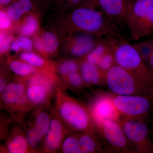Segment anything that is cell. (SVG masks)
<instances>
[{
	"instance_id": "cell-13",
	"label": "cell",
	"mask_w": 153,
	"mask_h": 153,
	"mask_svg": "<svg viewBox=\"0 0 153 153\" xmlns=\"http://www.w3.org/2000/svg\"><path fill=\"white\" fill-rule=\"evenodd\" d=\"M96 2L103 13L118 27H123L128 10L127 0H96Z\"/></svg>"
},
{
	"instance_id": "cell-5",
	"label": "cell",
	"mask_w": 153,
	"mask_h": 153,
	"mask_svg": "<svg viewBox=\"0 0 153 153\" xmlns=\"http://www.w3.org/2000/svg\"><path fill=\"white\" fill-rule=\"evenodd\" d=\"M105 85L117 95H153V85L143 82L117 65L107 71Z\"/></svg>"
},
{
	"instance_id": "cell-37",
	"label": "cell",
	"mask_w": 153,
	"mask_h": 153,
	"mask_svg": "<svg viewBox=\"0 0 153 153\" xmlns=\"http://www.w3.org/2000/svg\"></svg>"
},
{
	"instance_id": "cell-36",
	"label": "cell",
	"mask_w": 153,
	"mask_h": 153,
	"mask_svg": "<svg viewBox=\"0 0 153 153\" xmlns=\"http://www.w3.org/2000/svg\"><path fill=\"white\" fill-rule=\"evenodd\" d=\"M151 134H152V135H153V125L152 127V130H151Z\"/></svg>"
},
{
	"instance_id": "cell-19",
	"label": "cell",
	"mask_w": 153,
	"mask_h": 153,
	"mask_svg": "<svg viewBox=\"0 0 153 153\" xmlns=\"http://www.w3.org/2000/svg\"><path fill=\"white\" fill-rule=\"evenodd\" d=\"M8 152L26 153L33 151L29 145L26 135L21 133L14 135L6 145Z\"/></svg>"
},
{
	"instance_id": "cell-12",
	"label": "cell",
	"mask_w": 153,
	"mask_h": 153,
	"mask_svg": "<svg viewBox=\"0 0 153 153\" xmlns=\"http://www.w3.org/2000/svg\"><path fill=\"white\" fill-rule=\"evenodd\" d=\"M4 104L15 108L22 109L30 102L27 94V86L22 82H11L1 93Z\"/></svg>"
},
{
	"instance_id": "cell-14",
	"label": "cell",
	"mask_w": 153,
	"mask_h": 153,
	"mask_svg": "<svg viewBox=\"0 0 153 153\" xmlns=\"http://www.w3.org/2000/svg\"><path fill=\"white\" fill-rule=\"evenodd\" d=\"M65 126L56 115L51 119L49 130L45 137V152H54L59 149L66 134Z\"/></svg>"
},
{
	"instance_id": "cell-33",
	"label": "cell",
	"mask_w": 153,
	"mask_h": 153,
	"mask_svg": "<svg viewBox=\"0 0 153 153\" xmlns=\"http://www.w3.org/2000/svg\"><path fill=\"white\" fill-rule=\"evenodd\" d=\"M6 85H6L5 80L3 78H1V80H0V92L1 93L3 92V91L5 88Z\"/></svg>"
},
{
	"instance_id": "cell-26",
	"label": "cell",
	"mask_w": 153,
	"mask_h": 153,
	"mask_svg": "<svg viewBox=\"0 0 153 153\" xmlns=\"http://www.w3.org/2000/svg\"><path fill=\"white\" fill-rule=\"evenodd\" d=\"M67 76L70 87L74 89H81L85 86H87L83 81L79 71L71 73Z\"/></svg>"
},
{
	"instance_id": "cell-18",
	"label": "cell",
	"mask_w": 153,
	"mask_h": 153,
	"mask_svg": "<svg viewBox=\"0 0 153 153\" xmlns=\"http://www.w3.org/2000/svg\"><path fill=\"white\" fill-rule=\"evenodd\" d=\"M95 41L87 35H80L74 38L71 49L72 55L76 57L86 56L94 48Z\"/></svg>"
},
{
	"instance_id": "cell-23",
	"label": "cell",
	"mask_w": 153,
	"mask_h": 153,
	"mask_svg": "<svg viewBox=\"0 0 153 153\" xmlns=\"http://www.w3.org/2000/svg\"><path fill=\"white\" fill-rule=\"evenodd\" d=\"M10 67L14 73L21 76H27L36 71L35 67L29 63L18 60L12 61L10 64Z\"/></svg>"
},
{
	"instance_id": "cell-25",
	"label": "cell",
	"mask_w": 153,
	"mask_h": 153,
	"mask_svg": "<svg viewBox=\"0 0 153 153\" xmlns=\"http://www.w3.org/2000/svg\"><path fill=\"white\" fill-rule=\"evenodd\" d=\"M21 59L25 62L36 67H42L45 61L42 57L30 52H25L20 55Z\"/></svg>"
},
{
	"instance_id": "cell-8",
	"label": "cell",
	"mask_w": 153,
	"mask_h": 153,
	"mask_svg": "<svg viewBox=\"0 0 153 153\" xmlns=\"http://www.w3.org/2000/svg\"><path fill=\"white\" fill-rule=\"evenodd\" d=\"M95 129L104 140L108 152L134 153L119 122L106 120L96 126Z\"/></svg>"
},
{
	"instance_id": "cell-24",
	"label": "cell",
	"mask_w": 153,
	"mask_h": 153,
	"mask_svg": "<svg viewBox=\"0 0 153 153\" xmlns=\"http://www.w3.org/2000/svg\"><path fill=\"white\" fill-rule=\"evenodd\" d=\"M133 45L146 64L149 56L153 47V39L142 41L133 44Z\"/></svg>"
},
{
	"instance_id": "cell-21",
	"label": "cell",
	"mask_w": 153,
	"mask_h": 153,
	"mask_svg": "<svg viewBox=\"0 0 153 153\" xmlns=\"http://www.w3.org/2000/svg\"><path fill=\"white\" fill-rule=\"evenodd\" d=\"M32 7L30 0H19L9 7L7 15L13 21H18L23 14L30 11Z\"/></svg>"
},
{
	"instance_id": "cell-27",
	"label": "cell",
	"mask_w": 153,
	"mask_h": 153,
	"mask_svg": "<svg viewBox=\"0 0 153 153\" xmlns=\"http://www.w3.org/2000/svg\"><path fill=\"white\" fill-rule=\"evenodd\" d=\"M79 65L75 61L68 60L63 62L59 66V71L60 74L68 76L71 73L79 71Z\"/></svg>"
},
{
	"instance_id": "cell-32",
	"label": "cell",
	"mask_w": 153,
	"mask_h": 153,
	"mask_svg": "<svg viewBox=\"0 0 153 153\" xmlns=\"http://www.w3.org/2000/svg\"><path fill=\"white\" fill-rule=\"evenodd\" d=\"M146 65L153 75V47L148 58Z\"/></svg>"
},
{
	"instance_id": "cell-38",
	"label": "cell",
	"mask_w": 153,
	"mask_h": 153,
	"mask_svg": "<svg viewBox=\"0 0 153 153\" xmlns=\"http://www.w3.org/2000/svg\"></svg>"
},
{
	"instance_id": "cell-4",
	"label": "cell",
	"mask_w": 153,
	"mask_h": 153,
	"mask_svg": "<svg viewBox=\"0 0 153 153\" xmlns=\"http://www.w3.org/2000/svg\"><path fill=\"white\" fill-rule=\"evenodd\" d=\"M125 25L133 41L153 36V0H137L130 5Z\"/></svg>"
},
{
	"instance_id": "cell-17",
	"label": "cell",
	"mask_w": 153,
	"mask_h": 153,
	"mask_svg": "<svg viewBox=\"0 0 153 153\" xmlns=\"http://www.w3.org/2000/svg\"><path fill=\"white\" fill-rule=\"evenodd\" d=\"M78 134L82 153H102L105 151L97 135L86 132H78Z\"/></svg>"
},
{
	"instance_id": "cell-1",
	"label": "cell",
	"mask_w": 153,
	"mask_h": 153,
	"mask_svg": "<svg viewBox=\"0 0 153 153\" xmlns=\"http://www.w3.org/2000/svg\"><path fill=\"white\" fill-rule=\"evenodd\" d=\"M56 115L65 125L75 132L96 134V131L89 110L82 103L56 88Z\"/></svg>"
},
{
	"instance_id": "cell-29",
	"label": "cell",
	"mask_w": 153,
	"mask_h": 153,
	"mask_svg": "<svg viewBox=\"0 0 153 153\" xmlns=\"http://www.w3.org/2000/svg\"><path fill=\"white\" fill-rule=\"evenodd\" d=\"M37 23L36 19L33 16H29L22 29V33L25 35H32L36 31Z\"/></svg>"
},
{
	"instance_id": "cell-34",
	"label": "cell",
	"mask_w": 153,
	"mask_h": 153,
	"mask_svg": "<svg viewBox=\"0 0 153 153\" xmlns=\"http://www.w3.org/2000/svg\"><path fill=\"white\" fill-rule=\"evenodd\" d=\"M12 0H0V3L2 5H5L10 2Z\"/></svg>"
},
{
	"instance_id": "cell-30",
	"label": "cell",
	"mask_w": 153,
	"mask_h": 153,
	"mask_svg": "<svg viewBox=\"0 0 153 153\" xmlns=\"http://www.w3.org/2000/svg\"><path fill=\"white\" fill-rule=\"evenodd\" d=\"M12 41V38L10 36L1 33L0 36V51L1 53L6 52L8 49Z\"/></svg>"
},
{
	"instance_id": "cell-9",
	"label": "cell",
	"mask_w": 153,
	"mask_h": 153,
	"mask_svg": "<svg viewBox=\"0 0 153 153\" xmlns=\"http://www.w3.org/2000/svg\"><path fill=\"white\" fill-rule=\"evenodd\" d=\"M94 126L107 119L118 122L121 115L113 102L111 94H103L97 97L88 108Z\"/></svg>"
},
{
	"instance_id": "cell-2",
	"label": "cell",
	"mask_w": 153,
	"mask_h": 153,
	"mask_svg": "<svg viewBox=\"0 0 153 153\" xmlns=\"http://www.w3.org/2000/svg\"><path fill=\"white\" fill-rule=\"evenodd\" d=\"M108 40L113 51L116 65L143 82L153 85V75L133 44L122 36Z\"/></svg>"
},
{
	"instance_id": "cell-22",
	"label": "cell",
	"mask_w": 153,
	"mask_h": 153,
	"mask_svg": "<svg viewBox=\"0 0 153 153\" xmlns=\"http://www.w3.org/2000/svg\"><path fill=\"white\" fill-rule=\"evenodd\" d=\"M61 150L64 153H82L78 132L70 135L63 140Z\"/></svg>"
},
{
	"instance_id": "cell-28",
	"label": "cell",
	"mask_w": 153,
	"mask_h": 153,
	"mask_svg": "<svg viewBox=\"0 0 153 153\" xmlns=\"http://www.w3.org/2000/svg\"><path fill=\"white\" fill-rule=\"evenodd\" d=\"M32 47L33 43L30 39L22 37L14 41L11 45V48L13 51L16 52L20 48L27 51H30L32 49Z\"/></svg>"
},
{
	"instance_id": "cell-20",
	"label": "cell",
	"mask_w": 153,
	"mask_h": 153,
	"mask_svg": "<svg viewBox=\"0 0 153 153\" xmlns=\"http://www.w3.org/2000/svg\"><path fill=\"white\" fill-rule=\"evenodd\" d=\"M59 42L57 37L53 33H46L35 42L36 48L40 51L49 53L55 52L57 49Z\"/></svg>"
},
{
	"instance_id": "cell-6",
	"label": "cell",
	"mask_w": 153,
	"mask_h": 153,
	"mask_svg": "<svg viewBox=\"0 0 153 153\" xmlns=\"http://www.w3.org/2000/svg\"><path fill=\"white\" fill-rule=\"evenodd\" d=\"M118 122L134 153H153L149 121L121 116Z\"/></svg>"
},
{
	"instance_id": "cell-31",
	"label": "cell",
	"mask_w": 153,
	"mask_h": 153,
	"mask_svg": "<svg viewBox=\"0 0 153 153\" xmlns=\"http://www.w3.org/2000/svg\"><path fill=\"white\" fill-rule=\"evenodd\" d=\"M8 16H7L4 13L1 11L0 12V27L1 29H6L11 24L10 20Z\"/></svg>"
},
{
	"instance_id": "cell-3",
	"label": "cell",
	"mask_w": 153,
	"mask_h": 153,
	"mask_svg": "<svg viewBox=\"0 0 153 153\" xmlns=\"http://www.w3.org/2000/svg\"><path fill=\"white\" fill-rule=\"evenodd\" d=\"M71 19L78 30L94 33L99 38L111 39L121 36L118 26L102 11L79 8L73 12Z\"/></svg>"
},
{
	"instance_id": "cell-7",
	"label": "cell",
	"mask_w": 153,
	"mask_h": 153,
	"mask_svg": "<svg viewBox=\"0 0 153 153\" xmlns=\"http://www.w3.org/2000/svg\"><path fill=\"white\" fill-rule=\"evenodd\" d=\"M113 102L121 116L149 121L153 108V95L111 94Z\"/></svg>"
},
{
	"instance_id": "cell-11",
	"label": "cell",
	"mask_w": 153,
	"mask_h": 153,
	"mask_svg": "<svg viewBox=\"0 0 153 153\" xmlns=\"http://www.w3.org/2000/svg\"><path fill=\"white\" fill-rule=\"evenodd\" d=\"M54 87L49 79L40 76L33 77L27 86V94L31 104L36 105L44 104L52 94Z\"/></svg>"
},
{
	"instance_id": "cell-16",
	"label": "cell",
	"mask_w": 153,
	"mask_h": 153,
	"mask_svg": "<svg viewBox=\"0 0 153 153\" xmlns=\"http://www.w3.org/2000/svg\"><path fill=\"white\" fill-rule=\"evenodd\" d=\"M79 71L86 86L105 85L107 71L97 65L82 61Z\"/></svg>"
},
{
	"instance_id": "cell-35",
	"label": "cell",
	"mask_w": 153,
	"mask_h": 153,
	"mask_svg": "<svg viewBox=\"0 0 153 153\" xmlns=\"http://www.w3.org/2000/svg\"><path fill=\"white\" fill-rule=\"evenodd\" d=\"M128 2L129 6L132 3L134 2L135 1L137 0H127ZM129 7V6H128Z\"/></svg>"
},
{
	"instance_id": "cell-10",
	"label": "cell",
	"mask_w": 153,
	"mask_h": 153,
	"mask_svg": "<svg viewBox=\"0 0 153 153\" xmlns=\"http://www.w3.org/2000/svg\"><path fill=\"white\" fill-rule=\"evenodd\" d=\"M86 56L85 61L97 65L106 71L116 65L113 51L107 38H101Z\"/></svg>"
},
{
	"instance_id": "cell-15",
	"label": "cell",
	"mask_w": 153,
	"mask_h": 153,
	"mask_svg": "<svg viewBox=\"0 0 153 153\" xmlns=\"http://www.w3.org/2000/svg\"><path fill=\"white\" fill-rule=\"evenodd\" d=\"M51 119L47 113L42 111L38 114L35 126L27 132L26 137L29 145L34 149L46 137L51 123Z\"/></svg>"
}]
</instances>
